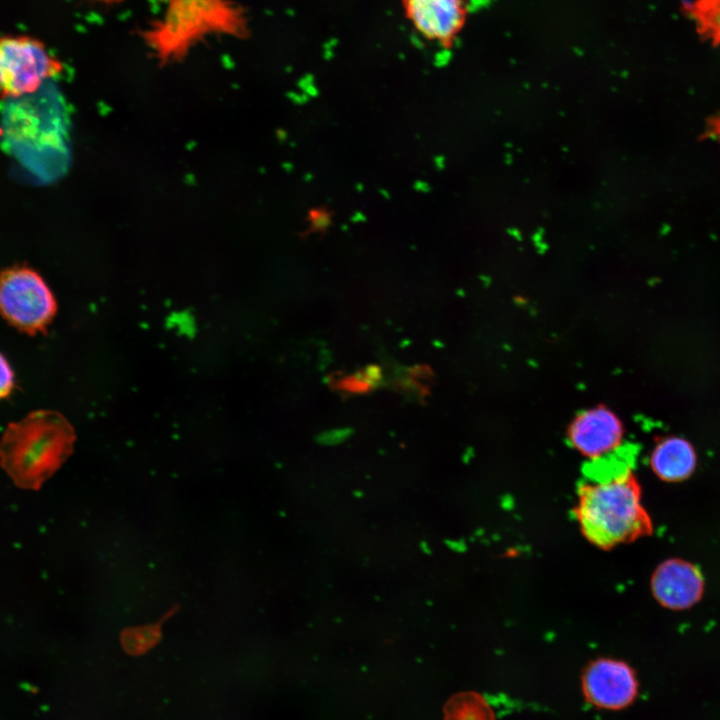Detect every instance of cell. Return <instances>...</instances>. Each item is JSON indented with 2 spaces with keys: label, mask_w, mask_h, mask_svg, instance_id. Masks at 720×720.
<instances>
[{
  "label": "cell",
  "mask_w": 720,
  "mask_h": 720,
  "mask_svg": "<svg viewBox=\"0 0 720 720\" xmlns=\"http://www.w3.org/2000/svg\"><path fill=\"white\" fill-rule=\"evenodd\" d=\"M573 513L583 537L603 550L653 532L640 483L630 468L581 482Z\"/></svg>",
  "instance_id": "6da1fadb"
},
{
  "label": "cell",
  "mask_w": 720,
  "mask_h": 720,
  "mask_svg": "<svg viewBox=\"0 0 720 720\" xmlns=\"http://www.w3.org/2000/svg\"><path fill=\"white\" fill-rule=\"evenodd\" d=\"M249 33L246 9L237 0H164L160 15L140 36L161 65L183 60L213 37L243 39Z\"/></svg>",
  "instance_id": "7a4b0ae2"
},
{
  "label": "cell",
  "mask_w": 720,
  "mask_h": 720,
  "mask_svg": "<svg viewBox=\"0 0 720 720\" xmlns=\"http://www.w3.org/2000/svg\"><path fill=\"white\" fill-rule=\"evenodd\" d=\"M75 440L62 414L34 411L7 426L0 445L2 467L18 487L38 490L71 455Z\"/></svg>",
  "instance_id": "3957f363"
},
{
  "label": "cell",
  "mask_w": 720,
  "mask_h": 720,
  "mask_svg": "<svg viewBox=\"0 0 720 720\" xmlns=\"http://www.w3.org/2000/svg\"><path fill=\"white\" fill-rule=\"evenodd\" d=\"M63 69L43 42L29 35H7L0 42L2 98H18L36 92L44 81Z\"/></svg>",
  "instance_id": "277c9868"
},
{
  "label": "cell",
  "mask_w": 720,
  "mask_h": 720,
  "mask_svg": "<svg viewBox=\"0 0 720 720\" xmlns=\"http://www.w3.org/2000/svg\"><path fill=\"white\" fill-rule=\"evenodd\" d=\"M0 306L5 319L28 334L44 331L57 310L43 278L27 266H14L2 272Z\"/></svg>",
  "instance_id": "5b68a950"
},
{
  "label": "cell",
  "mask_w": 720,
  "mask_h": 720,
  "mask_svg": "<svg viewBox=\"0 0 720 720\" xmlns=\"http://www.w3.org/2000/svg\"><path fill=\"white\" fill-rule=\"evenodd\" d=\"M566 439L580 456L598 461L615 452L624 439V426L610 408L597 405L578 412L569 422Z\"/></svg>",
  "instance_id": "8992f818"
},
{
  "label": "cell",
  "mask_w": 720,
  "mask_h": 720,
  "mask_svg": "<svg viewBox=\"0 0 720 720\" xmlns=\"http://www.w3.org/2000/svg\"><path fill=\"white\" fill-rule=\"evenodd\" d=\"M404 16L425 40L450 49L469 13V0H400Z\"/></svg>",
  "instance_id": "52a82bcc"
},
{
  "label": "cell",
  "mask_w": 720,
  "mask_h": 720,
  "mask_svg": "<svg viewBox=\"0 0 720 720\" xmlns=\"http://www.w3.org/2000/svg\"><path fill=\"white\" fill-rule=\"evenodd\" d=\"M638 680L624 661L598 658L589 663L582 676L586 700L594 706L619 710L629 706L638 694Z\"/></svg>",
  "instance_id": "ba28073f"
},
{
  "label": "cell",
  "mask_w": 720,
  "mask_h": 720,
  "mask_svg": "<svg viewBox=\"0 0 720 720\" xmlns=\"http://www.w3.org/2000/svg\"><path fill=\"white\" fill-rule=\"evenodd\" d=\"M704 586L699 568L678 558L660 563L651 577L654 598L671 610H684L695 605L703 596Z\"/></svg>",
  "instance_id": "9c48e42d"
},
{
  "label": "cell",
  "mask_w": 720,
  "mask_h": 720,
  "mask_svg": "<svg viewBox=\"0 0 720 720\" xmlns=\"http://www.w3.org/2000/svg\"><path fill=\"white\" fill-rule=\"evenodd\" d=\"M649 463L659 479L666 482H680L688 479L695 471L697 455L688 440L669 436L655 444Z\"/></svg>",
  "instance_id": "30bf717a"
},
{
  "label": "cell",
  "mask_w": 720,
  "mask_h": 720,
  "mask_svg": "<svg viewBox=\"0 0 720 720\" xmlns=\"http://www.w3.org/2000/svg\"><path fill=\"white\" fill-rule=\"evenodd\" d=\"M444 711L445 720H495L489 705L473 692L455 695L447 702Z\"/></svg>",
  "instance_id": "8fae6325"
},
{
  "label": "cell",
  "mask_w": 720,
  "mask_h": 720,
  "mask_svg": "<svg viewBox=\"0 0 720 720\" xmlns=\"http://www.w3.org/2000/svg\"><path fill=\"white\" fill-rule=\"evenodd\" d=\"M689 13L699 34L714 45L720 43V0H696Z\"/></svg>",
  "instance_id": "7c38bea8"
},
{
  "label": "cell",
  "mask_w": 720,
  "mask_h": 720,
  "mask_svg": "<svg viewBox=\"0 0 720 720\" xmlns=\"http://www.w3.org/2000/svg\"><path fill=\"white\" fill-rule=\"evenodd\" d=\"M169 611L155 624L127 628L121 633L124 649L130 654H141L153 647L161 638V623L173 614Z\"/></svg>",
  "instance_id": "4fadbf2b"
},
{
  "label": "cell",
  "mask_w": 720,
  "mask_h": 720,
  "mask_svg": "<svg viewBox=\"0 0 720 720\" xmlns=\"http://www.w3.org/2000/svg\"><path fill=\"white\" fill-rule=\"evenodd\" d=\"M351 434L350 428H334L320 433L316 440L324 446H335L345 442Z\"/></svg>",
  "instance_id": "5bb4252c"
},
{
  "label": "cell",
  "mask_w": 720,
  "mask_h": 720,
  "mask_svg": "<svg viewBox=\"0 0 720 720\" xmlns=\"http://www.w3.org/2000/svg\"><path fill=\"white\" fill-rule=\"evenodd\" d=\"M1 396L4 398L8 396L11 392V389L14 384V373L7 362V360L4 358V356L1 357Z\"/></svg>",
  "instance_id": "9a60e30c"
},
{
  "label": "cell",
  "mask_w": 720,
  "mask_h": 720,
  "mask_svg": "<svg viewBox=\"0 0 720 720\" xmlns=\"http://www.w3.org/2000/svg\"><path fill=\"white\" fill-rule=\"evenodd\" d=\"M311 223L314 229L325 230L330 224L329 215L321 211H312Z\"/></svg>",
  "instance_id": "2e32d148"
},
{
  "label": "cell",
  "mask_w": 720,
  "mask_h": 720,
  "mask_svg": "<svg viewBox=\"0 0 720 720\" xmlns=\"http://www.w3.org/2000/svg\"><path fill=\"white\" fill-rule=\"evenodd\" d=\"M370 387H375L382 379L381 369L377 366H369L362 372Z\"/></svg>",
  "instance_id": "e0dca14e"
},
{
  "label": "cell",
  "mask_w": 720,
  "mask_h": 720,
  "mask_svg": "<svg viewBox=\"0 0 720 720\" xmlns=\"http://www.w3.org/2000/svg\"><path fill=\"white\" fill-rule=\"evenodd\" d=\"M706 136H711L720 142V116L709 121Z\"/></svg>",
  "instance_id": "ac0fdd59"
},
{
  "label": "cell",
  "mask_w": 720,
  "mask_h": 720,
  "mask_svg": "<svg viewBox=\"0 0 720 720\" xmlns=\"http://www.w3.org/2000/svg\"><path fill=\"white\" fill-rule=\"evenodd\" d=\"M91 1L101 3V4L111 5V4L120 3L123 0H91Z\"/></svg>",
  "instance_id": "d6986e66"
}]
</instances>
